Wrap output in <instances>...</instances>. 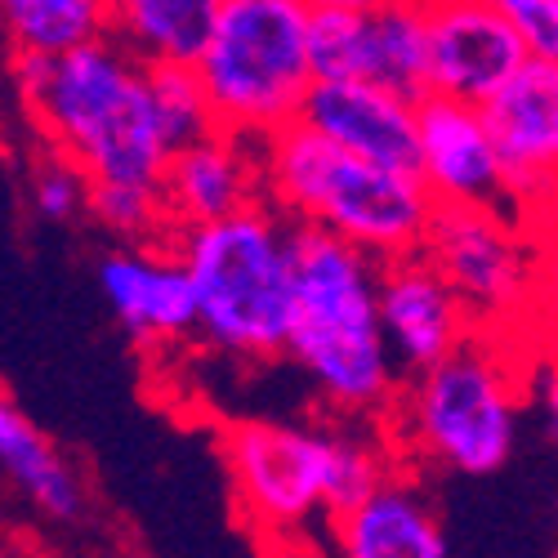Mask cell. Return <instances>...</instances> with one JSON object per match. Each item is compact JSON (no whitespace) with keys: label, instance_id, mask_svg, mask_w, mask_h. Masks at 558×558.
Returning <instances> with one entry per match:
<instances>
[{"label":"cell","instance_id":"obj_25","mask_svg":"<svg viewBox=\"0 0 558 558\" xmlns=\"http://www.w3.org/2000/svg\"><path fill=\"white\" fill-rule=\"evenodd\" d=\"M527 40L532 59H554L558 63V0H487Z\"/></svg>","mask_w":558,"mask_h":558},{"label":"cell","instance_id":"obj_17","mask_svg":"<svg viewBox=\"0 0 558 558\" xmlns=\"http://www.w3.org/2000/svg\"><path fill=\"white\" fill-rule=\"evenodd\" d=\"M223 0H112V36L144 63H197Z\"/></svg>","mask_w":558,"mask_h":558},{"label":"cell","instance_id":"obj_12","mask_svg":"<svg viewBox=\"0 0 558 558\" xmlns=\"http://www.w3.org/2000/svg\"><path fill=\"white\" fill-rule=\"evenodd\" d=\"M421 179L434 202L509 206V174L500 144L478 104L425 95L421 99Z\"/></svg>","mask_w":558,"mask_h":558},{"label":"cell","instance_id":"obj_28","mask_svg":"<svg viewBox=\"0 0 558 558\" xmlns=\"http://www.w3.org/2000/svg\"><path fill=\"white\" fill-rule=\"evenodd\" d=\"M549 300H558V251L549 255Z\"/></svg>","mask_w":558,"mask_h":558},{"label":"cell","instance_id":"obj_1","mask_svg":"<svg viewBox=\"0 0 558 558\" xmlns=\"http://www.w3.org/2000/svg\"><path fill=\"white\" fill-rule=\"evenodd\" d=\"M10 72L40 138L72 157L89 183L161 189L170 148L157 125L148 63L117 36L68 54H14Z\"/></svg>","mask_w":558,"mask_h":558},{"label":"cell","instance_id":"obj_3","mask_svg":"<svg viewBox=\"0 0 558 558\" xmlns=\"http://www.w3.org/2000/svg\"><path fill=\"white\" fill-rule=\"evenodd\" d=\"M264 202L291 223L336 232L380 264L421 251L438 206L415 170L357 157L308 121L264 138Z\"/></svg>","mask_w":558,"mask_h":558},{"label":"cell","instance_id":"obj_27","mask_svg":"<svg viewBox=\"0 0 558 558\" xmlns=\"http://www.w3.org/2000/svg\"><path fill=\"white\" fill-rule=\"evenodd\" d=\"M313 10H376L385 0H308Z\"/></svg>","mask_w":558,"mask_h":558},{"label":"cell","instance_id":"obj_23","mask_svg":"<svg viewBox=\"0 0 558 558\" xmlns=\"http://www.w3.org/2000/svg\"><path fill=\"white\" fill-rule=\"evenodd\" d=\"M89 215L125 242H148L170 228L161 189H138V183H89Z\"/></svg>","mask_w":558,"mask_h":558},{"label":"cell","instance_id":"obj_7","mask_svg":"<svg viewBox=\"0 0 558 558\" xmlns=\"http://www.w3.org/2000/svg\"><path fill=\"white\" fill-rule=\"evenodd\" d=\"M421 255L447 277L478 331L519 336L549 300V264L509 206L438 202Z\"/></svg>","mask_w":558,"mask_h":558},{"label":"cell","instance_id":"obj_18","mask_svg":"<svg viewBox=\"0 0 558 558\" xmlns=\"http://www.w3.org/2000/svg\"><path fill=\"white\" fill-rule=\"evenodd\" d=\"M366 81L421 104L429 95V14L425 0H385L366 10Z\"/></svg>","mask_w":558,"mask_h":558},{"label":"cell","instance_id":"obj_9","mask_svg":"<svg viewBox=\"0 0 558 558\" xmlns=\"http://www.w3.org/2000/svg\"><path fill=\"white\" fill-rule=\"evenodd\" d=\"M483 112L509 174V210L536 223L558 202V63L527 59Z\"/></svg>","mask_w":558,"mask_h":558},{"label":"cell","instance_id":"obj_8","mask_svg":"<svg viewBox=\"0 0 558 558\" xmlns=\"http://www.w3.org/2000/svg\"><path fill=\"white\" fill-rule=\"evenodd\" d=\"M219 456L238 496L246 527L264 545H313L331 536L327 500V456L331 425H282V421H238L219 438Z\"/></svg>","mask_w":558,"mask_h":558},{"label":"cell","instance_id":"obj_14","mask_svg":"<svg viewBox=\"0 0 558 558\" xmlns=\"http://www.w3.org/2000/svg\"><path fill=\"white\" fill-rule=\"evenodd\" d=\"M300 121L357 157L421 174V104L376 81H313Z\"/></svg>","mask_w":558,"mask_h":558},{"label":"cell","instance_id":"obj_15","mask_svg":"<svg viewBox=\"0 0 558 558\" xmlns=\"http://www.w3.org/2000/svg\"><path fill=\"white\" fill-rule=\"evenodd\" d=\"M99 287L134 340L174 344L197 331V291L174 251H112L99 264Z\"/></svg>","mask_w":558,"mask_h":558},{"label":"cell","instance_id":"obj_24","mask_svg":"<svg viewBox=\"0 0 558 558\" xmlns=\"http://www.w3.org/2000/svg\"><path fill=\"white\" fill-rule=\"evenodd\" d=\"M32 206L45 219H59V223L89 210V174L72 157L50 148V157H40L32 170Z\"/></svg>","mask_w":558,"mask_h":558},{"label":"cell","instance_id":"obj_10","mask_svg":"<svg viewBox=\"0 0 558 558\" xmlns=\"http://www.w3.org/2000/svg\"><path fill=\"white\" fill-rule=\"evenodd\" d=\"M429 14V95L487 104L532 54L519 27L487 0H425Z\"/></svg>","mask_w":558,"mask_h":558},{"label":"cell","instance_id":"obj_11","mask_svg":"<svg viewBox=\"0 0 558 558\" xmlns=\"http://www.w3.org/2000/svg\"><path fill=\"white\" fill-rule=\"evenodd\" d=\"M380 322L402 376L442 362L478 331L470 308L421 251L380 264Z\"/></svg>","mask_w":558,"mask_h":558},{"label":"cell","instance_id":"obj_29","mask_svg":"<svg viewBox=\"0 0 558 558\" xmlns=\"http://www.w3.org/2000/svg\"><path fill=\"white\" fill-rule=\"evenodd\" d=\"M554 523H558V496H554Z\"/></svg>","mask_w":558,"mask_h":558},{"label":"cell","instance_id":"obj_6","mask_svg":"<svg viewBox=\"0 0 558 558\" xmlns=\"http://www.w3.org/2000/svg\"><path fill=\"white\" fill-rule=\"evenodd\" d=\"M308 0H223L197 59L219 130L268 138L300 121L317 81L308 50Z\"/></svg>","mask_w":558,"mask_h":558},{"label":"cell","instance_id":"obj_5","mask_svg":"<svg viewBox=\"0 0 558 558\" xmlns=\"http://www.w3.org/2000/svg\"><path fill=\"white\" fill-rule=\"evenodd\" d=\"M505 340L474 331L442 362L407 376L385 415L389 438L451 474H496L514 456L523 415V376Z\"/></svg>","mask_w":558,"mask_h":558},{"label":"cell","instance_id":"obj_19","mask_svg":"<svg viewBox=\"0 0 558 558\" xmlns=\"http://www.w3.org/2000/svg\"><path fill=\"white\" fill-rule=\"evenodd\" d=\"M0 36L14 54H68L112 36V0H0Z\"/></svg>","mask_w":558,"mask_h":558},{"label":"cell","instance_id":"obj_2","mask_svg":"<svg viewBox=\"0 0 558 558\" xmlns=\"http://www.w3.org/2000/svg\"><path fill=\"white\" fill-rule=\"evenodd\" d=\"M295 327L287 357L344 415H389L402 371L380 322V259L317 223H291Z\"/></svg>","mask_w":558,"mask_h":558},{"label":"cell","instance_id":"obj_21","mask_svg":"<svg viewBox=\"0 0 558 558\" xmlns=\"http://www.w3.org/2000/svg\"><path fill=\"white\" fill-rule=\"evenodd\" d=\"M148 89H153V108H157V125L170 157L202 144L219 130L210 89L197 72V63H148Z\"/></svg>","mask_w":558,"mask_h":558},{"label":"cell","instance_id":"obj_4","mask_svg":"<svg viewBox=\"0 0 558 558\" xmlns=\"http://www.w3.org/2000/svg\"><path fill=\"white\" fill-rule=\"evenodd\" d=\"M174 255L197 291V331L228 357H287L295 327L291 219L268 202L174 232Z\"/></svg>","mask_w":558,"mask_h":558},{"label":"cell","instance_id":"obj_13","mask_svg":"<svg viewBox=\"0 0 558 558\" xmlns=\"http://www.w3.org/2000/svg\"><path fill=\"white\" fill-rule=\"evenodd\" d=\"M161 202L174 232L228 219L264 202V138L215 130L202 144L170 157Z\"/></svg>","mask_w":558,"mask_h":558},{"label":"cell","instance_id":"obj_16","mask_svg":"<svg viewBox=\"0 0 558 558\" xmlns=\"http://www.w3.org/2000/svg\"><path fill=\"white\" fill-rule=\"evenodd\" d=\"M340 558H447V536L434 505L411 478H385L362 505L331 523Z\"/></svg>","mask_w":558,"mask_h":558},{"label":"cell","instance_id":"obj_20","mask_svg":"<svg viewBox=\"0 0 558 558\" xmlns=\"http://www.w3.org/2000/svg\"><path fill=\"white\" fill-rule=\"evenodd\" d=\"M0 464L14 474V483L54 519H72L81 509V487L72 478V470L54 456V447L45 442L23 415L14 411V402L0 393Z\"/></svg>","mask_w":558,"mask_h":558},{"label":"cell","instance_id":"obj_22","mask_svg":"<svg viewBox=\"0 0 558 558\" xmlns=\"http://www.w3.org/2000/svg\"><path fill=\"white\" fill-rule=\"evenodd\" d=\"M308 50L317 81H366V10H313Z\"/></svg>","mask_w":558,"mask_h":558},{"label":"cell","instance_id":"obj_26","mask_svg":"<svg viewBox=\"0 0 558 558\" xmlns=\"http://www.w3.org/2000/svg\"><path fill=\"white\" fill-rule=\"evenodd\" d=\"M545 411H549V425L558 434V362L549 366V376H545Z\"/></svg>","mask_w":558,"mask_h":558}]
</instances>
